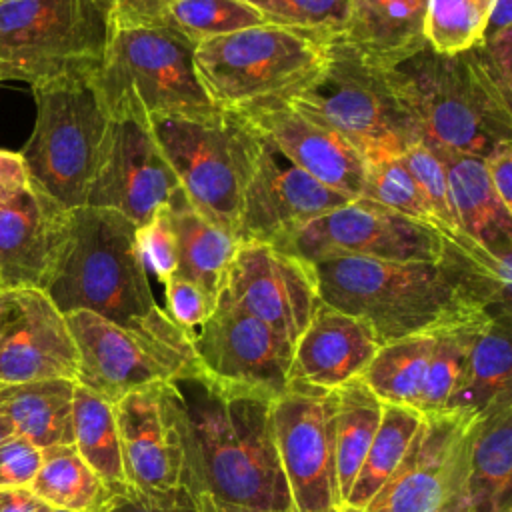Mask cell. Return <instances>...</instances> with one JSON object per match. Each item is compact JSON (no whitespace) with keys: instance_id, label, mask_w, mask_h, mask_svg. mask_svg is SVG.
Segmentation results:
<instances>
[{"instance_id":"cell-27","label":"cell","mask_w":512,"mask_h":512,"mask_svg":"<svg viewBox=\"0 0 512 512\" xmlns=\"http://www.w3.org/2000/svg\"><path fill=\"white\" fill-rule=\"evenodd\" d=\"M168 208L178 242L176 276L198 284L218 302L228 268L240 246L238 238L202 216L180 188L168 200Z\"/></svg>"},{"instance_id":"cell-51","label":"cell","mask_w":512,"mask_h":512,"mask_svg":"<svg viewBox=\"0 0 512 512\" xmlns=\"http://www.w3.org/2000/svg\"><path fill=\"white\" fill-rule=\"evenodd\" d=\"M12 436H14V428H12V424H10L6 418H2V416H0V444H2L4 440L12 438Z\"/></svg>"},{"instance_id":"cell-20","label":"cell","mask_w":512,"mask_h":512,"mask_svg":"<svg viewBox=\"0 0 512 512\" xmlns=\"http://www.w3.org/2000/svg\"><path fill=\"white\" fill-rule=\"evenodd\" d=\"M346 202L350 198L296 168L262 138L258 162L244 192L236 238L276 246L300 226Z\"/></svg>"},{"instance_id":"cell-48","label":"cell","mask_w":512,"mask_h":512,"mask_svg":"<svg viewBox=\"0 0 512 512\" xmlns=\"http://www.w3.org/2000/svg\"><path fill=\"white\" fill-rule=\"evenodd\" d=\"M50 506L28 486L0 488V512H48Z\"/></svg>"},{"instance_id":"cell-47","label":"cell","mask_w":512,"mask_h":512,"mask_svg":"<svg viewBox=\"0 0 512 512\" xmlns=\"http://www.w3.org/2000/svg\"><path fill=\"white\" fill-rule=\"evenodd\" d=\"M28 186L30 176L20 152L0 150V204Z\"/></svg>"},{"instance_id":"cell-38","label":"cell","mask_w":512,"mask_h":512,"mask_svg":"<svg viewBox=\"0 0 512 512\" xmlns=\"http://www.w3.org/2000/svg\"><path fill=\"white\" fill-rule=\"evenodd\" d=\"M360 198L386 206L442 234L432 206L428 204L424 192L420 190L412 174L404 168L400 158L368 164V174Z\"/></svg>"},{"instance_id":"cell-54","label":"cell","mask_w":512,"mask_h":512,"mask_svg":"<svg viewBox=\"0 0 512 512\" xmlns=\"http://www.w3.org/2000/svg\"><path fill=\"white\" fill-rule=\"evenodd\" d=\"M0 2H2V0H0Z\"/></svg>"},{"instance_id":"cell-49","label":"cell","mask_w":512,"mask_h":512,"mask_svg":"<svg viewBox=\"0 0 512 512\" xmlns=\"http://www.w3.org/2000/svg\"><path fill=\"white\" fill-rule=\"evenodd\" d=\"M194 498H196L198 512H286V510H264V508H254V506H244V504H232V502L212 496L206 490L194 492Z\"/></svg>"},{"instance_id":"cell-6","label":"cell","mask_w":512,"mask_h":512,"mask_svg":"<svg viewBox=\"0 0 512 512\" xmlns=\"http://www.w3.org/2000/svg\"><path fill=\"white\" fill-rule=\"evenodd\" d=\"M286 104L342 136L368 164L400 158L424 138L388 68L366 62L340 36L318 78Z\"/></svg>"},{"instance_id":"cell-39","label":"cell","mask_w":512,"mask_h":512,"mask_svg":"<svg viewBox=\"0 0 512 512\" xmlns=\"http://www.w3.org/2000/svg\"><path fill=\"white\" fill-rule=\"evenodd\" d=\"M266 24L338 38L344 32L350 0H244Z\"/></svg>"},{"instance_id":"cell-31","label":"cell","mask_w":512,"mask_h":512,"mask_svg":"<svg viewBox=\"0 0 512 512\" xmlns=\"http://www.w3.org/2000/svg\"><path fill=\"white\" fill-rule=\"evenodd\" d=\"M42 462L30 490L50 508L70 512H102L116 496L86 464L74 444L40 450Z\"/></svg>"},{"instance_id":"cell-32","label":"cell","mask_w":512,"mask_h":512,"mask_svg":"<svg viewBox=\"0 0 512 512\" xmlns=\"http://www.w3.org/2000/svg\"><path fill=\"white\" fill-rule=\"evenodd\" d=\"M74 446L104 484L122 494L128 488L122 464L114 404L76 384L72 400Z\"/></svg>"},{"instance_id":"cell-26","label":"cell","mask_w":512,"mask_h":512,"mask_svg":"<svg viewBox=\"0 0 512 512\" xmlns=\"http://www.w3.org/2000/svg\"><path fill=\"white\" fill-rule=\"evenodd\" d=\"M428 0H350L342 40L366 62L392 68L426 48Z\"/></svg>"},{"instance_id":"cell-50","label":"cell","mask_w":512,"mask_h":512,"mask_svg":"<svg viewBox=\"0 0 512 512\" xmlns=\"http://www.w3.org/2000/svg\"><path fill=\"white\" fill-rule=\"evenodd\" d=\"M440 512H472V510H470V504H468V500H466L464 484L460 486V490L448 500V504H446Z\"/></svg>"},{"instance_id":"cell-46","label":"cell","mask_w":512,"mask_h":512,"mask_svg":"<svg viewBox=\"0 0 512 512\" xmlns=\"http://www.w3.org/2000/svg\"><path fill=\"white\" fill-rule=\"evenodd\" d=\"M484 166L496 196L512 210V142L498 144L484 158Z\"/></svg>"},{"instance_id":"cell-7","label":"cell","mask_w":512,"mask_h":512,"mask_svg":"<svg viewBox=\"0 0 512 512\" xmlns=\"http://www.w3.org/2000/svg\"><path fill=\"white\" fill-rule=\"evenodd\" d=\"M332 40L260 24L196 44L194 68L212 104L244 112L308 88L326 66Z\"/></svg>"},{"instance_id":"cell-9","label":"cell","mask_w":512,"mask_h":512,"mask_svg":"<svg viewBox=\"0 0 512 512\" xmlns=\"http://www.w3.org/2000/svg\"><path fill=\"white\" fill-rule=\"evenodd\" d=\"M92 80L110 118L212 106L194 68V46L168 26H114Z\"/></svg>"},{"instance_id":"cell-19","label":"cell","mask_w":512,"mask_h":512,"mask_svg":"<svg viewBox=\"0 0 512 512\" xmlns=\"http://www.w3.org/2000/svg\"><path fill=\"white\" fill-rule=\"evenodd\" d=\"M78 352L64 314L44 290H0V384L66 378L76 382Z\"/></svg>"},{"instance_id":"cell-28","label":"cell","mask_w":512,"mask_h":512,"mask_svg":"<svg viewBox=\"0 0 512 512\" xmlns=\"http://www.w3.org/2000/svg\"><path fill=\"white\" fill-rule=\"evenodd\" d=\"M74 388L76 382L66 378L0 384V416L12 424L16 436L40 450L74 444Z\"/></svg>"},{"instance_id":"cell-24","label":"cell","mask_w":512,"mask_h":512,"mask_svg":"<svg viewBox=\"0 0 512 512\" xmlns=\"http://www.w3.org/2000/svg\"><path fill=\"white\" fill-rule=\"evenodd\" d=\"M424 144L444 166L452 208L464 234L496 260H512V210L496 196L484 158Z\"/></svg>"},{"instance_id":"cell-43","label":"cell","mask_w":512,"mask_h":512,"mask_svg":"<svg viewBox=\"0 0 512 512\" xmlns=\"http://www.w3.org/2000/svg\"><path fill=\"white\" fill-rule=\"evenodd\" d=\"M102 512H198L196 498L188 486L162 494L126 490L116 494Z\"/></svg>"},{"instance_id":"cell-45","label":"cell","mask_w":512,"mask_h":512,"mask_svg":"<svg viewBox=\"0 0 512 512\" xmlns=\"http://www.w3.org/2000/svg\"><path fill=\"white\" fill-rule=\"evenodd\" d=\"M174 0H106L114 26H166Z\"/></svg>"},{"instance_id":"cell-25","label":"cell","mask_w":512,"mask_h":512,"mask_svg":"<svg viewBox=\"0 0 512 512\" xmlns=\"http://www.w3.org/2000/svg\"><path fill=\"white\" fill-rule=\"evenodd\" d=\"M464 492L472 512H512V392L476 416Z\"/></svg>"},{"instance_id":"cell-53","label":"cell","mask_w":512,"mask_h":512,"mask_svg":"<svg viewBox=\"0 0 512 512\" xmlns=\"http://www.w3.org/2000/svg\"><path fill=\"white\" fill-rule=\"evenodd\" d=\"M48 512H70V510H60V508H50Z\"/></svg>"},{"instance_id":"cell-44","label":"cell","mask_w":512,"mask_h":512,"mask_svg":"<svg viewBox=\"0 0 512 512\" xmlns=\"http://www.w3.org/2000/svg\"><path fill=\"white\" fill-rule=\"evenodd\" d=\"M474 52L502 94L512 100V28L482 36Z\"/></svg>"},{"instance_id":"cell-41","label":"cell","mask_w":512,"mask_h":512,"mask_svg":"<svg viewBox=\"0 0 512 512\" xmlns=\"http://www.w3.org/2000/svg\"><path fill=\"white\" fill-rule=\"evenodd\" d=\"M164 300L166 316L190 338V342L216 308V302L198 284L176 274L164 282Z\"/></svg>"},{"instance_id":"cell-42","label":"cell","mask_w":512,"mask_h":512,"mask_svg":"<svg viewBox=\"0 0 512 512\" xmlns=\"http://www.w3.org/2000/svg\"><path fill=\"white\" fill-rule=\"evenodd\" d=\"M42 462L40 448L22 436H12L0 444V488L30 486Z\"/></svg>"},{"instance_id":"cell-17","label":"cell","mask_w":512,"mask_h":512,"mask_svg":"<svg viewBox=\"0 0 512 512\" xmlns=\"http://www.w3.org/2000/svg\"><path fill=\"white\" fill-rule=\"evenodd\" d=\"M220 294L292 346L322 304L312 264L262 242H240Z\"/></svg>"},{"instance_id":"cell-34","label":"cell","mask_w":512,"mask_h":512,"mask_svg":"<svg viewBox=\"0 0 512 512\" xmlns=\"http://www.w3.org/2000/svg\"><path fill=\"white\" fill-rule=\"evenodd\" d=\"M420 420L422 412L416 408L382 402V418L378 430L342 506L366 508L372 502V498L390 480L400 460L404 458Z\"/></svg>"},{"instance_id":"cell-2","label":"cell","mask_w":512,"mask_h":512,"mask_svg":"<svg viewBox=\"0 0 512 512\" xmlns=\"http://www.w3.org/2000/svg\"><path fill=\"white\" fill-rule=\"evenodd\" d=\"M62 314L92 312L124 330L194 354L190 338L156 302L136 246V224L116 210L80 206L44 288Z\"/></svg>"},{"instance_id":"cell-23","label":"cell","mask_w":512,"mask_h":512,"mask_svg":"<svg viewBox=\"0 0 512 512\" xmlns=\"http://www.w3.org/2000/svg\"><path fill=\"white\" fill-rule=\"evenodd\" d=\"M378 348L366 322L322 302L294 344L288 384L332 392L360 378Z\"/></svg>"},{"instance_id":"cell-18","label":"cell","mask_w":512,"mask_h":512,"mask_svg":"<svg viewBox=\"0 0 512 512\" xmlns=\"http://www.w3.org/2000/svg\"><path fill=\"white\" fill-rule=\"evenodd\" d=\"M178 178L142 118H112L84 206L110 208L136 226L178 190Z\"/></svg>"},{"instance_id":"cell-22","label":"cell","mask_w":512,"mask_h":512,"mask_svg":"<svg viewBox=\"0 0 512 512\" xmlns=\"http://www.w3.org/2000/svg\"><path fill=\"white\" fill-rule=\"evenodd\" d=\"M70 210L36 186L0 204V290H44L66 236Z\"/></svg>"},{"instance_id":"cell-4","label":"cell","mask_w":512,"mask_h":512,"mask_svg":"<svg viewBox=\"0 0 512 512\" xmlns=\"http://www.w3.org/2000/svg\"><path fill=\"white\" fill-rule=\"evenodd\" d=\"M388 74L420 124L422 142L480 158L512 142V100L474 48L438 54L426 46L388 68Z\"/></svg>"},{"instance_id":"cell-21","label":"cell","mask_w":512,"mask_h":512,"mask_svg":"<svg viewBox=\"0 0 512 512\" xmlns=\"http://www.w3.org/2000/svg\"><path fill=\"white\" fill-rule=\"evenodd\" d=\"M242 114L296 168L350 200L360 198L368 160L342 136L306 118L286 102H268Z\"/></svg>"},{"instance_id":"cell-11","label":"cell","mask_w":512,"mask_h":512,"mask_svg":"<svg viewBox=\"0 0 512 512\" xmlns=\"http://www.w3.org/2000/svg\"><path fill=\"white\" fill-rule=\"evenodd\" d=\"M126 484L162 494L194 488L196 458L184 394L178 382H156L114 402Z\"/></svg>"},{"instance_id":"cell-5","label":"cell","mask_w":512,"mask_h":512,"mask_svg":"<svg viewBox=\"0 0 512 512\" xmlns=\"http://www.w3.org/2000/svg\"><path fill=\"white\" fill-rule=\"evenodd\" d=\"M146 122L188 202L236 236L262 148L254 126L242 112L216 104L152 114Z\"/></svg>"},{"instance_id":"cell-29","label":"cell","mask_w":512,"mask_h":512,"mask_svg":"<svg viewBox=\"0 0 512 512\" xmlns=\"http://www.w3.org/2000/svg\"><path fill=\"white\" fill-rule=\"evenodd\" d=\"M512 308H494L480 324L468 352L460 386L448 410L482 412L504 392H512Z\"/></svg>"},{"instance_id":"cell-1","label":"cell","mask_w":512,"mask_h":512,"mask_svg":"<svg viewBox=\"0 0 512 512\" xmlns=\"http://www.w3.org/2000/svg\"><path fill=\"white\" fill-rule=\"evenodd\" d=\"M310 264L320 300L366 322L380 344L438 334L494 308H512L510 288L454 244L432 262L332 256Z\"/></svg>"},{"instance_id":"cell-16","label":"cell","mask_w":512,"mask_h":512,"mask_svg":"<svg viewBox=\"0 0 512 512\" xmlns=\"http://www.w3.org/2000/svg\"><path fill=\"white\" fill-rule=\"evenodd\" d=\"M478 414H422L390 480L366 506L370 512H440L466 480V460Z\"/></svg>"},{"instance_id":"cell-15","label":"cell","mask_w":512,"mask_h":512,"mask_svg":"<svg viewBox=\"0 0 512 512\" xmlns=\"http://www.w3.org/2000/svg\"><path fill=\"white\" fill-rule=\"evenodd\" d=\"M192 348L204 378L276 398L288 388L294 346L226 296L196 330Z\"/></svg>"},{"instance_id":"cell-40","label":"cell","mask_w":512,"mask_h":512,"mask_svg":"<svg viewBox=\"0 0 512 512\" xmlns=\"http://www.w3.org/2000/svg\"><path fill=\"white\" fill-rule=\"evenodd\" d=\"M136 246L146 268L164 284L178 270V242L170 218L168 202L158 206L154 214L136 226Z\"/></svg>"},{"instance_id":"cell-10","label":"cell","mask_w":512,"mask_h":512,"mask_svg":"<svg viewBox=\"0 0 512 512\" xmlns=\"http://www.w3.org/2000/svg\"><path fill=\"white\" fill-rule=\"evenodd\" d=\"M110 34L106 0H2L0 80L30 86L100 64Z\"/></svg>"},{"instance_id":"cell-13","label":"cell","mask_w":512,"mask_h":512,"mask_svg":"<svg viewBox=\"0 0 512 512\" xmlns=\"http://www.w3.org/2000/svg\"><path fill=\"white\" fill-rule=\"evenodd\" d=\"M78 352L76 384L110 404L156 382L202 380L196 356L124 330L92 312L64 314Z\"/></svg>"},{"instance_id":"cell-3","label":"cell","mask_w":512,"mask_h":512,"mask_svg":"<svg viewBox=\"0 0 512 512\" xmlns=\"http://www.w3.org/2000/svg\"><path fill=\"white\" fill-rule=\"evenodd\" d=\"M194 382L200 388L194 402L184 396L196 458L192 494L206 490L232 504L294 512L274 440V398Z\"/></svg>"},{"instance_id":"cell-35","label":"cell","mask_w":512,"mask_h":512,"mask_svg":"<svg viewBox=\"0 0 512 512\" xmlns=\"http://www.w3.org/2000/svg\"><path fill=\"white\" fill-rule=\"evenodd\" d=\"M488 314L476 320L446 328L434 336V348L426 366L424 386H422L420 404H418V410L422 414L448 410V402L464 376V368H466V360H468V352L474 342V336Z\"/></svg>"},{"instance_id":"cell-37","label":"cell","mask_w":512,"mask_h":512,"mask_svg":"<svg viewBox=\"0 0 512 512\" xmlns=\"http://www.w3.org/2000/svg\"><path fill=\"white\" fill-rule=\"evenodd\" d=\"M494 0H428L424 18L426 46L438 54L474 48L484 32Z\"/></svg>"},{"instance_id":"cell-36","label":"cell","mask_w":512,"mask_h":512,"mask_svg":"<svg viewBox=\"0 0 512 512\" xmlns=\"http://www.w3.org/2000/svg\"><path fill=\"white\" fill-rule=\"evenodd\" d=\"M260 24L262 14L244 0H174L166 14V26L192 46Z\"/></svg>"},{"instance_id":"cell-12","label":"cell","mask_w":512,"mask_h":512,"mask_svg":"<svg viewBox=\"0 0 512 512\" xmlns=\"http://www.w3.org/2000/svg\"><path fill=\"white\" fill-rule=\"evenodd\" d=\"M448 242L440 232L366 198H354L300 226L274 248L308 262L360 256L382 262H432Z\"/></svg>"},{"instance_id":"cell-30","label":"cell","mask_w":512,"mask_h":512,"mask_svg":"<svg viewBox=\"0 0 512 512\" xmlns=\"http://www.w3.org/2000/svg\"><path fill=\"white\" fill-rule=\"evenodd\" d=\"M334 470L338 502L344 504L382 418V400L362 378L334 388Z\"/></svg>"},{"instance_id":"cell-52","label":"cell","mask_w":512,"mask_h":512,"mask_svg":"<svg viewBox=\"0 0 512 512\" xmlns=\"http://www.w3.org/2000/svg\"><path fill=\"white\" fill-rule=\"evenodd\" d=\"M336 512H370L366 508H350V506H338Z\"/></svg>"},{"instance_id":"cell-33","label":"cell","mask_w":512,"mask_h":512,"mask_svg":"<svg viewBox=\"0 0 512 512\" xmlns=\"http://www.w3.org/2000/svg\"><path fill=\"white\" fill-rule=\"evenodd\" d=\"M434 336H408L380 344L360 378L382 402L418 410Z\"/></svg>"},{"instance_id":"cell-14","label":"cell","mask_w":512,"mask_h":512,"mask_svg":"<svg viewBox=\"0 0 512 512\" xmlns=\"http://www.w3.org/2000/svg\"><path fill=\"white\" fill-rule=\"evenodd\" d=\"M334 392L304 384L272 400V428L294 512H336L338 490L332 440Z\"/></svg>"},{"instance_id":"cell-8","label":"cell","mask_w":512,"mask_h":512,"mask_svg":"<svg viewBox=\"0 0 512 512\" xmlns=\"http://www.w3.org/2000/svg\"><path fill=\"white\" fill-rule=\"evenodd\" d=\"M36 122L20 156L30 184L66 210L86 204L112 122L90 72L32 84Z\"/></svg>"}]
</instances>
